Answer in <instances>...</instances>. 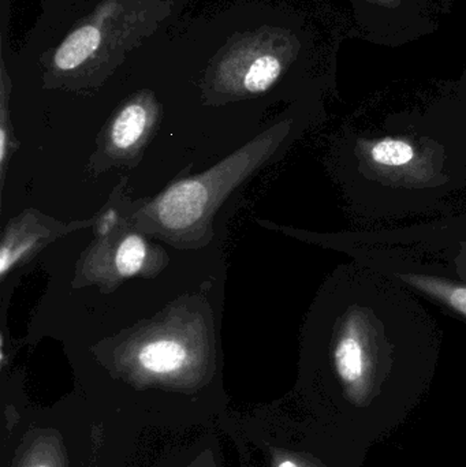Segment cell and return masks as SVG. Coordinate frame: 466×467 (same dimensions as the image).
I'll return each mask as SVG.
<instances>
[{"instance_id":"6da1fadb","label":"cell","mask_w":466,"mask_h":467,"mask_svg":"<svg viewBox=\"0 0 466 467\" xmlns=\"http://www.w3.org/2000/svg\"><path fill=\"white\" fill-rule=\"evenodd\" d=\"M385 285L375 287L374 299L352 290L334 328L331 368L339 395V435L377 438L404 416L416 395L401 386L399 335L378 310Z\"/></svg>"},{"instance_id":"7a4b0ae2","label":"cell","mask_w":466,"mask_h":467,"mask_svg":"<svg viewBox=\"0 0 466 467\" xmlns=\"http://www.w3.org/2000/svg\"><path fill=\"white\" fill-rule=\"evenodd\" d=\"M145 13L142 0H106L55 49L52 67L70 76L109 59V54L125 48L142 29Z\"/></svg>"},{"instance_id":"3957f363","label":"cell","mask_w":466,"mask_h":467,"mask_svg":"<svg viewBox=\"0 0 466 467\" xmlns=\"http://www.w3.org/2000/svg\"><path fill=\"white\" fill-rule=\"evenodd\" d=\"M284 70L281 54L268 32H254L224 49L212 66L213 87L230 95H257L270 89Z\"/></svg>"},{"instance_id":"277c9868","label":"cell","mask_w":466,"mask_h":467,"mask_svg":"<svg viewBox=\"0 0 466 467\" xmlns=\"http://www.w3.org/2000/svg\"><path fill=\"white\" fill-rule=\"evenodd\" d=\"M153 117V103L150 98L140 96L126 104L111 126V141L119 150H129L144 136Z\"/></svg>"},{"instance_id":"5b68a950","label":"cell","mask_w":466,"mask_h":467,"mask_svg":"<svg viewBox=\"0 0 466 467\" xmlns=\"http://www.w3.org/2000/svg\"><path fill=\"white\" fill-rule=\"evenodd\" d=\"M186 359L188 350L177 340H155L145 345L139 354L141 367L158 375L177 372L183 367Z\"/></svg>"},{"instance_id":"8992f818","label":"cell","mask_w":466,"mask_h":467,"mask_svg":"<svg viewBox=\"0 0 466 467\" xmlns=\"http://www.w3.org/2000/svg\"><path fill=\"white\" fill-rule=\"evenodd\" d=\"M402 279L466 317V285H457V283L440 279V277L429 276V275L413 274V272L402 275Z\"/></svg>"},{"instance_id":"52a82bcc","label":"cell","mask_w":466,"mask_h":467,"mask_svg":"<svg viewBox=\"0 0 466 467\" xmlns=\"http://www.w3.org/2000/svg\"><path fill=\"white\" fill-rule=\"evenodd\" d=\"M368 159L380 169L399 170L412 163L415 159V148L409 141L388 137L372 142Z\"/></svg>"},{"instance_id":"ba28073f","label":"cell","mask_w":466,"mask_h":467,"mask_svg":"<svg viewBox=\"0 0 466 467\" xmlns=\"http://www.w3.org/2000/svg\"><path fill=\"white\" fill-rule=\"evenodd\" d=\"M145 257H147V244L144 239L139 235L126 236L118 247L117 257H115L118 272L122 276H133L144 265Z\"/></svg>"},{"instance_id":"9c48e42d","label":"cell","mask_w":466,"mask_h":467,"mask_svg":"<svg viewBox=\"0 0 466 467\" xmlns=\"http://www.w3.org/2000/svg\"><path fill=\"white\" fill-rule=\"evenodd\" d=\"M114 223H115V213H107L106 216H104V219H103V224H101V227H100V230H101V233H107L109 232V229H111L112 226H114Z\"/></svg>"},{"instance_id":"30bf717a","label":"cell","mask_w":466,"mask_h":467,"mask_svg":"<svg viewBox=\"0 0 466 467\" xmlns=\"http://www.w3.org/2000/svg\"><path fill=\"white\" fill-rule=\"evenodd\" d=\"M278 467H300L297 463L293 462V461H284Z\"/></svg>"},{"instance_id":"8fae6325","label":"cell","mask_w":466,"mask_h":467,"mask_svg":"<svg viewBox=\"0 0 466 467\" xmlns=\"http://www.w3.org/2000/svg\"><path fill=\"white\" fill-rule=\"evenodd\" d=\"M36 467H48V466H43V465H41V466H36Z\"/></svg>"}]
</instances>
